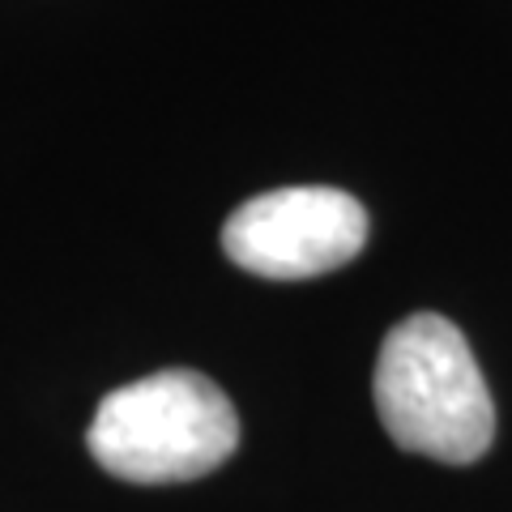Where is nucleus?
Listing matches in <instances>:
<instances>
[{"instance_id":"f03ea898","label":"nucleus","mask_w":512,"mask_h":512,"mask_svg":"<svg viewBox=\"0 0 512 512\" xmlns=\"http://www.w3.org/2000/svg\"><path fill=\"white\" fill-rule=\"evenodd\" d=\"M86 440L94 461L124 483H188L239 448V419L210 376L171 367L107 393Z\"/></svg>"},{"instance_id":"f257e3e1","label":"nucleus","mask_w":512,"mask_h":512,"mask_svg":"<svg viewBox=\"0 0 512 512\" xmlns=\"http://www.w3.org/2000/svg\"><path fill=\"white\" fill-rule=\"evenodd\" d=\"M372 393L384 431L406 453L470 466L495 440V406L474 350L436 312H414L389 329Z\"/></svg>"},{"instance_id":"7ed1b4c3","label":"nucleus","mask_w":512,"mask_h":512,"mask_svg":"<svg viewBox=\"0 0 512 512\" xmlns=\"http://www.w3.org/2000/svg\"><path fill=\"white\" fill-rule=\"evenodd\" d=\"M367 210L342 188H274L244 201L222 227L227 256L256 278L299 282L355 261Z\"/></svg>"}]
</instances>
